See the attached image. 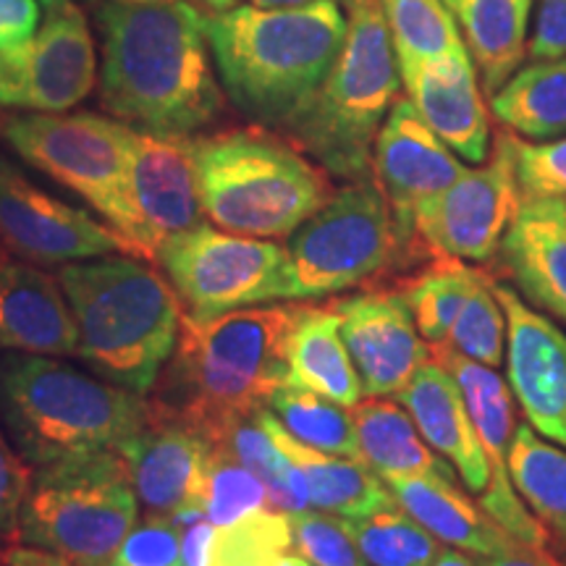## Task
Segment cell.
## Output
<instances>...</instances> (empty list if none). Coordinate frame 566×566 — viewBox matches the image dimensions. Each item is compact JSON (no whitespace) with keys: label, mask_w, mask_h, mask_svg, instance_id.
Segmentation results:
<instances>
[{"label":"cell","mask_w":566,"mask_h":566,"mask_svg":"<svg viewBox=\"0 0 566 566\" xmlns=\"http://www.w3.org/2000/svg\"><path fill=\"white\" fill-rule=\"evenodd\" d=\"M464 171V163L424 124L412 101L399 97L375 139L373 176L384 189L396 231L412 260L428 254L415 233L417 208L449 189Z\"/></svg>","instance_id":"obj_16"},{"label":"cell","mask_w":566,"mask_h":566,"mask_svg":"<svg viewBox=\"0 0 566 566\" xmlns=\"http://www.w3.org/2000/svg\"><path fill=\"white\" fill-rule=\"evenodd\" d=\"M491 111L522 139L566 137V55L520 69L491 95Z\"/></svg>","instance_id":"obj_31"},{"label":"cell","mask_w":566,"mask_h":566,"mask_svg":"<svg viewBox=\"0 0 566 566\" xmlns=\"http://www.w3.org/2000/svg\"><path fill=\"white\" fill-rule=\"evenodd\" d=\"M40 0H0V53L17 51L40 30Z\"/></svg>","instance_id":"obj_45"},{"label":"cell","mask_w":566,"mask_h":566,"mask_svg":"<svg viewBox=\"0 0 566 566\" xmlns=\"http://www.w3.org/2000/svg\"><path fill=\"white\" fill-rule=\"evenodd\" d=\"M488 95L512 80L527 59L537 0H443Z\"/></svg>","instance_id":"obj_27"},{"label":"cell","mask_w":566,"mask_h":566,"mask_svg":"<svg viewBox=\"0 0 566 566\" xmlns=\"http://www.w3.org/2000/svg\"><path fill=\"white\" fill-rule=\"evenodd\" d=\"M399 74L407 97L443 145L464 160L485 163L493 134L470 51L433 61H399Z\"/></svg>","instance_id":"obj_20"},{"label":"cell","mask_w":566,"mask_h":566,"mask_svg":"<svg viewBox=\"0 0 566 566\" xmlns=\"http://www.w3.org/2000/svg\"><path fill=\"white\" fill-rule=\"evenodd\" d=\"M323 3V0H250V6H258V9H302V6ZM344 3V0H338Z\"/></svg>","instance_id":"obj_49"},{"label":"cell","mask_w":566,"mask_h":566,"mask_svg":"<svg viewBox=\"0 0 566 566\" xmlns=\"http://www.w3.org/2000/svg\"><path fill=\"white\" fill-rule=\"evenodd\" d=\"M137 520L139 499L124 459L101 451L40 467L17 535L61 566H111Z\"/></svg>","instance_id":"obj_8"},{"label":"cell","mask_w":566,"mask_h":566,"mask_svg":"<svg viewBox=\"0 0 566 566\" xmlns=\"http://www.w3.org/2000/svg\"><path fill=\"white\" fill-rule=\"evenodd\" d=\"M349 30L342 53L315 95L283 126V134L328 176H373V150L401 74L378 0H344Z\"/></svg>","instance_id":"obj_6"},{"label":"cell","mask_w":566,"mask_h":566,"mask_svg":"<svg viewBox=\"0 0 566 566\" xmlns=\"http://www.w3.org/2000/svg\"><path fill=\"white\" fill-rule=\"evenodd\" d=\"M294 551L289 514L260 509L231 527H216L205 566H271Z\"/></svg>","instance_id":"obj_37"},{"label":"cell","mask_w":566,"mask_h":566,"mask_svg":"<svg viewBox=\"0 0 566 566\" xmlns=\"http://www.w3.org/2000/svg\"><path fill=\"white\" fill-rule=\"evenodd\" d=\"M564 202H566V200H564Z\"/></svg>","instance_id":"obj_54"},{"label":"cell","mask_w":566,"mask_h":566,"mask_svg":"<svg viewBox=\"0 0 566 566\" xmlns=\"http://www.w3.org/2000/svg\"><path fill=\"white\" fill-rule=\"evenodd\" d=\"M155 260L187 315L212 317L283 300L289 254L273 239L239 237L202 221L166 239Z\"/></svg>","instance_id":"obj_11"},{"label":"cell","mask_w":566,"mask_h":566,"mask_svg":"<svg viewBox=\"0 0 566 566\" xmlns=\"http://www.w3.org/2000/svg\"><path fill=\"white\" fill-rule=\"evenodd\" d=\"M129 3H174V0H129Z\"/></svg>","instance_id":"obj_52"},{"label":"cell","mask_w":566,"mask_h":566,"mask_svg":"<svg viewBox=\"0 0 566 566\" xmlns=\"http://www.w3.org/2000/svg\"><path fill=\"white\" fill-rule=\"evenodd\" d=\"M268 409L296 441L325 451V454L363 459L349 407L336 405L307 388L281 386L268 401Z\"/></svg>","instance_id":"obj_34"},{"label":"cell","mask_w":566,"mask_h":566,"mask_svg":"<svg viewBox=\"0 0 566 566\" xmlns=\"http://www.w3.org/2000/svg\"><path fill=\"white\" fill-rule=\"evenodd\" d=\"M283 300H323L409 263L375 176L346 181L292 233Z\"/></svg>","instance_id":"obj_9"},{"label":"cell","mask_w":566,"mask_h":566,"mask_svg":"<svg viewBox=\"0 0 566 566\" xmlns=\"http://www.w3.org/2000/svg\"><path fill=\"white\" fill-rule=\"evenodd\" d=\"M346 30L349 19L338 0L205 13L223 95L250 122L273 129H283L315 95L342 53Z\"/></svg>","instance_id":"obj_2"},{"label":"cell","mask_w":566,"mask_h":566,"mask_svg":"<svg viewBox=\"0 0 566 566\" xmlns=\"http://www.w3.org/2000/svg\"><path fill=\"white\" fill-rule=\"evenodd\" d=\"M289 525H292L294 554H300L304 562L313 566H370L354 546L342 516L307 509V512L289 514Z\"/></svg>","instance_id":"obj_40"},{"label":"cell","mask_w":566,"mask_h":566,"mask_svg":"<svg viewBox=\"0 0 566 566\" xmlns=\"http://www.w3.org/2000/svg\"><path fill=\"white\" fill-rule=\"evenodd\" d=\"M260 420L275 446L302 472L304 483H307L310 506H315L317 512L342 516V520H359V516H370L380 509L396 506L394 493L388 491L384 478L363 459L325 454V451L296 441L268 409H260Z\"/></svg>","instance_id":"obj_25"},{"label":"cell","mask_w":566,"mask_h":566,"mask_svg":"<svg viewBox=\"0 0 566 566\" xmlns=\"http://www.w3.org/2000/svg\"><path fill=\"white\" fill-rule=\"evenodd\" d=\"M103 34L101 101L116 122L158 137L189 139L223 113L205 11L189 0L97 11Z\"/></svg>","instance_id":"obj_1"},{"label":"cell","mask_w":566,"mask_h":566,"mask_svg":"<svg viewBox=\"0 0 566 566\" xmlns=\"http://www.w3.org/2000/svg\"><path fill=\"white\" fill-rule=\"evenodd\" d=\"M9 562H11V566H61V564H55L51 556L42 554V551H34V548L13 551V554L9 556Z\"/></svg>","instance_id":"obj_47"},{"label":"cell","mask_w":566,"mask_h":566,"mask_svg":"<svg viewBox=\"0 0 566 566\" xmlns=\"http://www.w3.org/2000/svg\"><path fill=\"white\" fill-rule=\"evenodd\" d=\"M111 566H181V541L171 516L150 514L137 520Z\"/></svg>","instance_id":"obj_42"},{"label":"cell","mask_w":566,"mask_h":566,"mask_svg":"<svg viewBox=\"0 0 566 566\" xmlns=\"http://www.w3.org/2000/svg\"><path fill=\"white\" fill-rule=\"evenodd\" d=\"M506 315V375L516 405L537 433L566 446V334L514 289L493 283Z\"/></svg>","instance_id":"obj_18"},{"label":"cell","mask_w":566,"mask_h":566,"mask_svg":"<svg viewBox=\"0 0 566 566\" xmlns=\"http://www.w3.org/2000/svg\"><path fill=\"white\" fill-rule=\"evenodd\" d=\"M147 417L142 394L45 354L13 352L0 359V422L34 467L116 451Z\"/></svg>","instance_id":"obj_4"},{"label":"cell","mask_w":566,"mask_h":566,"mask_svg":"<svg viewBox=\"0 0 566 566\" xmlns=\"http://www.w3.org/2000/svg\"><path fill=\"white\" fill-rule=\"evenodd\" d=\"M491 275L459 258H433L401 289L415 325L428 344H441L472 292Z\"/></svg>","instance_id":"obj_33"},{"label":"cell","mask_w":566,"mask_h":566,"mask_svg":"<svg viewBox=\"0 0 566 566\" xmlns=\"http://www.w3.org/2000/svg\"><path fill=\"white\" fill-rule=\"evenodd\" d=\"M132 200L150 260L166 239L202 223L189 139L132 129Z\"/></svg>","instance_id":"obj_21"},{"label":"cell","mask_w":566,"mask_h":566,"mask_svg":"<svg viewBox=\"0 0 566 566\" xmlns=\"http://www.w3.org/2000/svg\"><path fill=\"white\" fill-rule=\"evenodd\" d=\"M354 430H357L359 457L380 478H433L446 483H462L454 467L446 464L417 430V424L399 401L388 396L359 401L352 407Z\"/></svg>","instance_id":"obj_29"},{"label":"cell","mask_w":566,"mask_h":566,"mask_svg":"<svg viewBox=\"0 0 566 566\" xmlns=\"http://www.w3.org/2000/svg\"><path fill=\"white\" fill-rule=\"evenodd\" d=\"M97 80L90 24L74 3L48 9L34 38L0 53V105L63 113L80 105Z\"/></svg>","instance_id":"obj_13"},{"label":"cell","mask_w":566,"mask_h":566,"mask_svg":"<svg viewBox=\"0 0 566 566\" xmlns=\"http://www.w3.org/2000/svg\"><path fill=\"white\" fill-rule=\"evenodd\" d=\"M271 566H313V564L304 562V558L300 554H294V551H289V554H283V556L275 558Z\"/></svg>","instance_id":"obj_51"},{"label":"cell","mask_w":566,"mask_h":566,"mask_svg":"<svg viewBox=\"0 0 566 566\" xmlns=\"http://www.w3.org/2000/svg\"><path fill=\"white\" fill-rule=\"evenodd\" d=\"M195 3L208 13H223V11L237 9L239 0H195Z\"/></svg>","instance_id":"obj_50"},{"label":"cell","mask_w":566,"mask_h":566,"mask_svg":"<svg viewBox=\"0 0 566 566\" xmlns=\"http://www.w3.org/2000/svg\"><path fill=\"white\" fill-rule=\"evenodd\" d=\"M499 252L522 294L566 325V202L558 197L522 202Z\"/></svg>","instance_id":"obj_23"},{"label":"cell","mask_w":566,"mask_h":566,"mask_svg":"<svg viewBox=\"0 0 566 566\" xmlns=\"http://www.w3.org/2000/svg\"><path fill=\"white\" fill-rule=\"evenodd\" d=\"M0 239L21 258L45 265L132 254V244L87 210L48 195L0 155Z\"/></svg>","instance_id":"obj_14"},{"label":"cell","mask_w":566,"mask_h":566,"mask_svg":"<svg viewBox=\"0 0 566 566\" xmlns=\"http://www.w3.org/2000/svg\"><path fill=\"white\" fill-rule=\"evenodd\" d=\"M506 467L520 499L566 541V451L543 441L533 424L522 422L509 446Z\"/></svg>","instance_id":"obj_32"},{"label":"cell","mask_w":566,"mask_h":566,"mask_svg":"<svg viewBox=\"0 0 566 566\" xmlns=\"http://www.w3.org/2000/svg\"><path fill=\"white\" fill-rule=\"evenodd\" d=\"M527 59L554 61L566 55V0H537Z\"/></svg>","instance_id":"obj_44"},{"label":"cell","mask_w":566,"mask_h":566,"mask_svg":"<svg viewBox=\"0 0 566 566\" xmlns=\"http://www.w3.org/2000/svg\"><path fill=\"white\" fill-rule=\"evenodd\" d=\"M512 145L522 197L566 200V137L533 142L512 134Z\"/></svg>","instance_id":"obj_41"},{"label":"cell","mask_w":566,"mask_h":566,"mask_svg":"<svg viewBox=\"0 0 566 566\" xmlns=\"http://www.w3.org/2000/svg\"><path fill=\"white\" fill-rule=\"evenodd\" d=\"M202 212L218 229L286 239L336 192L331 176L289 137L233 129L189 139Z\"/></svg>","instance_id":"obj_5"},{"label":"cell","mask_w":566,"mask_h":566,"mask_svg":"<svg viewBox=\"0 0 566 566\" xmlns=\"http://www.w3.org/2000/svg\"><path fill=\"white\" fill-rule=\"evenodd\" d=\"M286 386L307 388L349 409L363 401V384L342 338V317L334 302L323 307L302 304L289 338Z\"/></svg>","instance_id":"obj_28"},{"label":"cell","mask_w":566,"mask_h":566,"mask_svg":"<svg viewBox=\"0 0 566 566\" xmlns=\"http://www.w3.org/2000/svg\"><path fill=\"white\" fill-rule=\"evenodd\" d=\"M384 483L394 493L396 504L443 546L464 551L470 556H491L514 543V537L495 525L480 504L462 495L457 483L407 475L386 478Z\"/></svg>","instance_id":"obj_26"},{"label":"cell","mask_w":566,"mask_h":566,"mask_svg":"<svg viewBox=\"0 0 566 566\" xmlns=\"http://www.w3.org/2000/svg\"><path fill=\"white\" fill-rule=\"evenodd\" d=\"M522 202L512 132H499L480 168H467L449 189L417 208V242L430 258L491 263Z\"/></svg>","instance_id":"obj_12"},{"label":"cell","mask_w":566,"mask_h":566,"mask_svg":"<svg viewBox=\"0 0 566 566\" xmlns=\"http://www.w3.org/2000/svg\"><path fill=\"white\" fill-rule=\"evenodd\" d=\"M334 304L342 317V338L367 399L399 396L420 367L433 359L399 289H373Z\"/></svg>","instance_id":"obj_17"},{"label":"cell","mask_w":566,"mask_h":566,"mask_svg":"<svg viewBox=\"0 0 566 566\" xmlns=\"http://www.w3.org/2000/svg\"><path fill=\"white\" fill-rule=\"evenodd\" d=\"M200 506L216 527H231L260 509H273L260 478L216 446L205 467Z\"/></svg>","instance_id":"obj_38"},{"label":"cell","mask_w":566,"mask_h":566,"mask_svg":"<svg viewBox=\"0 0 566 566\" xmlns=\"http://www.w3.org/2000/svg\"><path fill=\"white\" fill-rule=\"evenodd\" d=\"M433 566H475V562H472V556H464V551L443 546Z\"/></svg>","instance_id":"obj_48"},{"label":"cell","mask_w":566,"mask_h":566,"mask_svg":"<svg viewBox=\"0 0 566 566\" xmlns=\"http://www.w3.org/2000/svg\"><path fill=\"white\" fill-rule=\"evenodd\" d=\"M302 304L244 307L212 317H181L174 349L171 388L181 396L176 415L197 428L265 409L286 386L289 338Z\"/></svg>","instance_id":"obj_7"},{"label":"cell","mask_w":566,"mask_h":566,"mask_svg":"<svg viewBox=\"0 0 566 566\" xmlns=\"http://www.w3.org/2000/svg\"><path fill=\"white\" fill-rule=\"evenodd\" d=\"M42 6H45V9H53V6H59V3H63V0H40Z\"/></svg>","instance_id":"obj_53"},{"label":"cell","mask_w":566,"mask_h":566,"mask_svg":"<svg viewBox=\"0 0 566 566\" xmlns=\"http://www.w3.org/2000/svg\"><path fill=\"white\" fill-rule=\"evenodd\" d=\"M80 354L113 386L147 394L176 349L184 304L158 271L132 254L61 268Z\"/></svg>","instance_id":"obj_3"},{"label":"cell","mask_w":566,"mask_h":566,"mask_svg":"<svg viewBox=\"0 0 566 566\" xmlns=\"http://www.w3.org/2000/svg\"><path fill=\"white\" fill-rule=\"evenodd\" d=\"M210 449L208 436L187 417L150 409L147 422L118 446L116 454L124 459L139 506L174 516L200 506Z\"/></svg>","instance_id":"obj_19"},{"label":"cell","mask_w":566,"mask_h":566,"mask_svg":"<svg viewBox=\"0 0 566 566\" xmlns=\"http://www.w3.org/2000/svg\"><path fill=\"white\" fill-rule=\"evenodd\" d=\"M216 449L244 464L260 483L265 485L268 501L275 512L300 514L310 509L307 483L283 451L275 446L271 433L260 420V409L250 415H233L202 428Z\"/></svg>","instance_id":"obj_30"},{"label":"cell","mask_w":566,"mask_h":566,"mask_svg":"<svg viewBox=\"0 0 566 566\" xmlns=\"http://www.w3.org/2000/svg\"><path fill=\"white\" fill-rule=\"evenodd\" d=\"M0 349L45 357L80 354V331L61 283L13 260H0Z\"/></svg>","instance_id":"obj_22"},{"label":"cell","mask_w":566,"mask_h":566,"mask_svg":"<svg viewBox=\"0 0 566 566\" xmlns=\"http://www.w3.org/2000/svg\"><path fill=\"white\" fill-rule=\"evenodd\" d=\"M399 405L415 420L424 443L451 462L467 491L483 493L491 467L454 375L430 359L399 394Z\"/></svg>","instance_id":"obj_24"},{"label":"cell","mask_w":566,"mask_h":566,"mask_svg":"<svg viewBox=\"0 0 566 566\" xmlns=\"http://www.w3.org/2000/svg\"><path fill=\"white\" fill-rule=\"evenodd\" d=\"M475 566H564L556 556H551L546 546H527V543L514 541L512 546L501 554L472 556Z\"/></svg>","instance_id":"obj_46"},{"label":"cell","mask_w":566,"mask_h":566,"mask_svg":"<svg viewBox=\"0 0 566 566\" xmlns=\"http://www.w3.org/2000/svg\"><path fill=\"white\" fill-rule=\"evenodd\" d=\"M32 478L24 467V459L13 451L9 436L0 430V543L17 535L19 512L30 493Z\"/></svg>","instance_id":"obj_43"},{"label":"cell","mask_w":566,"mask_h":566,"mask_svg":"<svg viewBox=\"0 0 566 566\" xmlns=\"http://www.w3.org/2000/svg\"><path fill=\"white\" fill-rule=\"evenodd\" d=\"M396 61H433L467 51L443 0H378Z\"/></svg>","instance_id":"obj_36"},{"label":"cell","mask_w":566,"mask_h":566,"mask_svg":"<svg viewBox=\"0 0 566 566\" xmlns=\"http://www.w3.org/2000/svg\"><path fill=\"white\" fill-rule=\"evenodd\" d=\"M344 525L370 566H433L443 548L399 504L359 520H344Z\"/></svg>","instance_id":"obj_35"},{"label":"cell","mask_w":566,"mask_h":566,"mask_svg":"<svg viewBox=\"0 0 566 566\" xmlns=\"http://www.w3.org/2000/svg\"><path fill=\"white\" fill-rule=\"evenodd\" d=\"M493 279L480 283L470 300L462 307V313L451 325L446 342L449 349H454L462 357L480 363L485 367H499L504 363L506 349V315L501 310L499 296L493 292Z\"/></svg>","instance_id":"obj_39"},{"label":"cell","mask_w":566,"mask_h":566,"mask_svg":"<svg viewBox=\"0 0 566 566\" xmlns=\"http://www.w3.org/2000/svg\"><path fill=\"white\" fill-rule=\"evenodd\" d=\"M430 354L436 363H441L454 375L462 388L472 424H475L480 446H483L488 467H491V480L478 501L480 509L514 541L527 543V546H546V525L533 512H527V504L509 480L506 457L516 430L512 388L493 367L472 363L449 346L430 344Z\"/></svg>","instance_id":"obj_15"},{"label":"cell","mask_w":566,"mask_h":566,"mask_svg":"<svg viewBox=\"0 0 566 566\" xmlns=\"http://www.w3.org/2000/svg\"><path fill=\"white\" fill-rule=\"evenodd\" d=\"M6 139L30 166L87 200L137 258L150 260L132 200V126L97 113H32L9 122Z\"/></svg>","instance_id":"obj_10"}]
</instances>
